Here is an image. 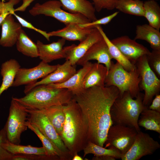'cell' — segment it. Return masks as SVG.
I'll use <instances>...</instances> for the list:
<instances>
[{"instance_id":"1","label":"cell","mask_w":160,"mask_h":160,"mask_svg":"<svg viewBox=\"0 0 160 160\" xmlns=\"http://www.w3.org/2000/svg\"><path fill=\"white\" fill-rule=\"evenodd\" d=\"M114 86H94L83 89L74 95L88 126V140L103 147L113 123L110 111L119 96Z\"/></svg>"},{"instance_id":"2","label":"cell","mask_w":160,"mask_h":160,"mask_svg":"<svg viewBox=\"0 0 160 160\" xmlns=\"http://www.w3.org/2000/svg\"><path fill=\"white\" fill-rule=\"evenodd\" d=\"M63 106L65 120L60 136L73 158L83 150L89 141L88 126L74 97Z\"/></svg>"},{"instance_id":"3","label":"cell","mask_w":160,"mask_h":160,"mask_svg":"<svg viewBox=\"0 0 160 160\" xmlns=\"http://www.w3.org/2000/svg\"><path fill=\"white\" fill-rule=\"evenodd\" d=\"M20 98L12 97L26 109L40 110L53 105H64L74 97L72 91L47 85L36 86Z\"/></svg>"},{"instance_id":"4","label":"cell","mask_w":160,"mask_h":160,"mask_svg":"<svg viewBox=\"0 0 160 160\" xmlns=\"http://www.w3.org/2000/svg\"><path fill=\"white\" fill-rule=\"evenodd\" d=\"M144 94L140 92L135 99L128 92L119 95L113 103L110 114L113 124H118L135 128L140 131L138 121L140 113L147 106L143 103Z\"/></svg>"},{"instance_id":"5","label":"cell","mask_w":160,"mask_h":160,"mask_svg":"<svg viewBox=\"0 0 160 160\" xmlns=\"http://www.w3.org/2000/svg\"><path fill=\"white\" fill-rule=\"evenodd\" d=\"M141 80L136 67L134 71L125 70L118 63L112 61L105 81V86H113L118 89L119 95L128 92L134 98L140 93Z\"/></svg>"},{"instance_id":"6","label":"cell","mask_w":160,"mask_h":160,"mask_svg":"<svg viewBox=\"0 0 160 160\" xmlns=\"http://www.w3.org/2000/svg\"><path fill=\"white\" fill-rule=\"evenodd\" d=\"M61 7L59 0H49L41 4H36L29 12L34 16L42 14L53 17L65 25L72 23L84 24L91 22L81 14L69 13Z\"/></svg>"},{"instance_id":"7","label":"cell","mask_w":160,"mask_h":160,"mask_svg":"<svg viewBox=\"0 0 160 160\" xmlns=\"http://www.w3.org/2000/svg\"><path fill=\"white\" fill-rule=\"evenodd\" d=\"M28 113L27 121L35 125L54 144L60 153L62 160H72V157L62 139L46 116L37 110L26 108Z\"/></svg>"},{"instance_id":"8","label":"cell","mask_w":160,"mask_h":160,"mask_svg":"<svg viewBox=\"0 0 160 160\" xmlns=\"http://www.w3.org/2000/svg\"><path fill=\"white\" fill-rule=\"evenodd\" d=\"M28 116L26 108L12 98L9 116L4 126L7 139L9 142L20 144L22 133L28 128L26 125Z\"/></svg>"},{"instance_id":"9","label":"cell","mask_w":160,"mask_h":160,"mask_svg":"<svg viewBox=\"0 0 160 160\" xmlns=\"http://www.w3.org/2000/svg\"><path fill=\"white\" fill-rule=\"evenodd\" d=\"M147 55L140 57L135 64L141 80L140 87L144 92L143 103L148 107L153 98L160 91V80L149 67Z\"/></svg>"},{"instance_id":"10","label":"cell","mask_w":160,"mask_h":160,"mask_svg":"<svg viewBox=\"0 0 160 160\" xmlns=\"http://www.w3.org/2000/svg\"><path fill=\"white\" fill-rule=\"evenodd\" d=\"M137 132L132 127L112 124L108 131L105 148L117 150L122 156L131 147Z\"/></svg>"},{"instance_id":"11","label":"cell","mask_w":160,"mask_h":160,"mask_svg":"<svg viewBox=\"0 0 160 160\" xmlns=\"http://www.w3.org/2000/svg\"><path fill=\"white\" fill-rule=\"evenodd\" d=\"M160 148L159 142L148 134L141 131L137 132L134 141L122 160H138L143 156L153 154Z\"/></svg>"},{"instance_id":"12","label":"cell","mask_w":160,"mask_h":160,"mask_svg":"<svg viewBox=\"0 0 160 160\" xmlns=\"http://www.w3.org/2000/svg\"><path fill=\"white\" fill-rule=\"evenodd\" d=\"M58 64L50 65L41 61L36 66L31 68H20L18 70L12 84L13 87L27 85L44 78L54 71Z\"/></svg>"},{"instance_id":"13","label":"cell","mask_w":160,"mask_h":160,"mask_svg":"<svg viewBox=\"0 0 160 160\" xmlns=\"http://www.w3.org/2000/svg\"><path fill=\"white\" fill-rule=\"evenodd\" d=\"M111 41L131 62L135 65L140 57L147 55L150 52L146 47L127 36L118 37Z\"/></svg>"},{"instance_id":"14","label":"cell","mask_w":160,"mask_h":160,"mask_svg":"<svg viewBox=\"0 0 160 160\" xmlns=\"http://www.w3.org/2000/svg\"><path fill=\"white\" fill-rule=\"evenodd\" d=\"M76 72L75 65H72L70 61L66 60L62 65L58 64L53 72L43 78L40 81L25 86L24 92L26 94L35 87L40 85L61 83L67 81Z\"/></svg>"},{"instance_id":"15","label":"cell","mask_w":160,"mask_h":160,"mask_svg":"<svg viewBox=\"0 0 160 160\" xmlns=\"http://www.w3.org/2000/svg\"><path fill=\"white\" fill-rule=\"evenodd\" d=\"M112 59L107 44L103 38L93 44L76 64L83 66L90 60H95L98 63L105 65L108 73Z\"/></svg>"},{"instance_id":"16","label":"cell","mask_w":160,"mask_h":160,"mask_svg":"<svg viewBox=\"0 0 160 160\" xmlns=\"http://www.w3.org/2000/svg\"><path fill=\"white\" fill-rule=\"evenodd\" d=\"M65 40L62 38L56 42L48 44H44L39 40L37 41L39 57L42 61L48 63L56 60L66 58L68 46L63 47Z\"/></svg>"},{"instance_id":"17","label":"cell","mask_w":160,"mask_h":160,"mask_svg":"<svg viewBox=\"0 0 160 160\" xmlns=\"http://www.w3.org/2000/svg\"><path fill=\"white\" fill-rule=\"evenodd\" d=\"M103 38L99 30L94 27L87 37L78 45L73 44L68 46L66 60H68L72 65H75L93 44Z\"/></svg>"},{"instance_id":"18","label":"cell","mask_w":160,"mask_h":160,"mask_svg":"<svg viewBox=\"0 0 160 160\" xmlns=\"http://www.w3.org/2000/svg\"><path fill=\"white\" fill-rule=\"evenodd\" d=\"M12 15H8L2 23L0 45L4 47H11L16 43L21 28L19 23L15 21Z\"/></svg>"},{"instance_id":"19","label":"cell","mask_w":160,"mask_h":160,"mask_svg":"<svg viewBox=\"0 0 160 160\" xmlns=\"http://www.w3.org/2000/svg\"><path fill=\"white\" fill-rule=\"evenodd\" d=\"M62 9L72 14H79L91 21L97 19L96 10L92 3L88 0H58Z\"/></svg>"},{"instance_id":"20","label":"cell","mask_w":160,"mask_h":160,"mask_svg":"<svg viewBox=\"0 0 160 160\" xmlns=\"http://www.w3.org/2000/svg\"><path fill=\"white\" fill-rule=\"evenodd\" d=\"M94 27H82L78 24L72 23L66 25L62 29L49 32L48 34L50 37L58 36L65 40L81 42L87 37Z\"/></svg>"},{"instance_id":"21","label":"cell","mask_w":160,"mask_h":160,"mask_svg":"<svg viewBox=\"0 0 160 160\" xmlns=\"http://www.w3.org/2000/svg\"><path fill=\"white\" fill-rule=\"evenodd\" d=\"M92 65L93 63L88 61L65 82L47 85L56 88L67 89L72 91L74 95L83 89L82 83L84 78Z\"/></svg>"},{"instance_id":"22","label":"cell","mask_w":160,"mask_h":160,"mask_svg":"<svg viewBox=\"0 0 160 160\" xmlns=\"http://www.w3.org/2000/svg\"><path fill=\"white\" fill-rule=\"evenodd\" d=\"M108 73L105 66L95 63L93 65L85 76L82 83L83 89L94 86H105V81Z\"/></svg>"},{"instance_id":"23","label":"cell","mask_w":160,"mask_h":160,"mask_svg":"<svg viewBox=\"0 0 160 160\" xmlns=\"http://www.w3.org/2000/svg\"><path fill=\"white\" fill-rule=\"evenodd\" d=\"M134 40H145L154 50H160V32L159 30L149 24L137 25L136 27Z\"/></svg>"},{"instance_id":"24","label":"cell","mask_w":160,"mask_h":160,"mask_svg":"<svg viewBox=\"0 0 160 160\" xmlns=\"http://www.w3.org/2000/svg\"><path fill=\"white\" fill-rule=\"evenodd\" d=\"M20 68L19 63L14 59H11L2 64L0 73L2 81L0 87V96L4 91L12 86L17 73Z\"/></svg>"},{"instance_id":"25","label":"cell","mask_w":160,"mask_h":160,"mask_svg":"<svg viewBox=\"0 0 160 160\" xmlns=\"http://www.w3.org/2000/svg\"><path fill=\"white\" fill-rule=\"evenodd\" d=\"M138 124L145 130L153 131L160 134V112L146 107L140 113Z\"/></svg>"},{"instance_id":"26","label":"cell","mask_w":160,"mask_h":160,"mask_svg":"<svg viewBox=\"0 0 160 160\" xmlns=\"http://www.w3.org/2000/svg\"><path fill=\"white\" fill-rule=\"evenodd\" d=\"M63 105H54L46 108L37 110L46 116L60 136L65 120Z\"/></svg>"},{"instance_id":"27","label":"cell","mask_w":160,"mask_h":160,"mask_svg":"<svg viewBox=\"0 0 160 160\" xmlns=\"http://www.w3.org/2000/svg\"><path fill=\"white\" fill-rule=\"evenodd\" d=\"M102 34L108 45L109 52L112 59H115L126 71H132L136 68L135 65L131 62L111 42L107 37L100 25H96Z\"/></svg>"},{"instance_id":"28","label":"cell","mask_w":160,"mask_h":160,"mask_svg":"<svg viewBox=\"0 0 160 160\" xmlns=\"http://www.w3.org/2000/svg\"><path fill=\"white\" fill-rule=\"evenodd\" d=\"M1 145L13 155L32 154L47 156L46 151L43 147H37L29 145L25 146L14 144L9 142L7 139L3 142Z\"/></svg>"},{"instance_id":"29","label":"cell","mask_w":160,"mask_h":160,"mask_svg":"<svg viewBox=\"0 0 160 160\" xmlns=\"http://www.w3.org/2000/svg\"><path fill=\"white\" fill-rule=\"evenodd\" d=\"M16 44L17 50L24 55L32 58L39 57L36 44L22 29L20 31Z\"/></svg>"},{"instance_id":"30","label":"cell","mask_w":160,"mask_h":160,"mask_svg":"<svg viewBox=\"0 0 160 160\" xmlns=\"http://www.w3.org/2000/svg\"><path fill=\"white\" fill-rule=\"evenodd\" d=\"M26 125L28 128L33 132L41 141L43 147L46 151V156L49 160H62V156L60 152L51 141L44 136L36 126L27 121L26 122Z\"/></svg>"},{"instance_id":"31","label":"cell","mask_w":160,"mask_h":160,"mask_svg":"<svg viewBox=\"0 0 160 160\" xmlns=\"http://www.w3.org/2000/svg\"><path fill=\"white\" fill-rule=\"evenodd\" d=\"M144 17L149 25L158 30L160 28V7L155 0H148L144 2Z\"/></svg>"},{"instance_id":"32","label":"cell","mask_w":160,"mask_h":160,"mask_svg":"<svg viewBox=\"0 0 160 160\" xmlns=\"http://www.w3.org/2000/svg\"><path fill=\"white\" fill-rule=\"evenodd\" d=\"M115 8L125 14L144 17V2L140 0H118Z\"/></svg>"},{"instance_id":"33","label":"cell","mask_w":160,"mask_h":160,"mask_svg":"<svg viewBox=\"0 0 160 160\" xmlns=\"http://www.w3.org/2000/svg\"><path fill=\"white\" fill-rule=\"evenodd\" d=\"M83 158L89 154H92L95 156H110L116 159H121L122 155L117 150L104 148L89 141L84 148Z\"/></svg>"},{"instance_id":"34","label":"cell","mask_w":160,"mask_h":160,"mask_svg":"<svg viewBox=\"0 0 160 160\" xmlns=\"http://www.w3.org/2000/svg\"><path fill=\"white\" fill-rule=\"evenodd\" d=\"M148 64L159 78H160V50H153L146 55Z\"/></svg>"},{"instance_id":"35","label":"cell","mask_w":160,"mask_h":160,"mask_svg":"<svg viewBox=\"0 0 160 160\" xmlns=\"http://www.w3.org/2000/svg\"><path fill=\"white\" fill-rule=\"evenodd\" d=\"M96 11L100 12L103 9L112 10L115 8L118 0H92Z\"/></svg>"},{"instance_id":"36","label":"cell","mask_w":160,"mask_h":160,"mask_svg":"<svg viewBox=\"0 0 160 160\" xmlns=\"http://www.w3.org/2000/svg\"><path fill=\"white\" fill-rule=\"evenodd\" d=\"M119 13V12H116L100 19H97L94 21L84 24H79V25L82 27H94L96 25H105L110 23Z\"/></svg>"},{"instance_id":"37","label":"cell","mask_w":160,"mask_h":160,"mask_svg":"<svg viewBox=\"0 0 160 160\" xmlns=\"http://www.w3.org/2000/svg\"><path fill=\"white\" fill-rule=\"evenodd\" d=\"M7 139L4 127L0 130V160H12L13 155L2 146V143Z\"/></svg>"},{"instance_id":"38","label":"cell","mask_w":160,"mask_h":160,"mask_svg":"<svg viewBox=\"0 0 160 160\" xmlns=\"http://www.w3.org/2000/svg\"><path fill=\"white\" fill-rule=\"evenodd\" d=\"M12 15L16 17L19 23L23 27L33 30L37 32L43 36L48 41H49L50 37L47 32L35 27L31 23L16 14L15 12Z\"/></svg>"},{"instance_id":"39","label":"cell","mask_w":160,"mask_h":160,"mask_svg":"<svg viewBox=\"0 0 160 160\" xmlns=\"http://www.w3.org/2000/svg\"><path fill=\"white\" fill-rule=\"evenodd\" d=\"M20 0H9L6 2L0 1V15L3 13H8L12 14L15 12L14 6L18 4Z\"/></svg>"},{"instance_id":"40","label":"cell","mask_w":160,"mask_h":160,"mask_svg":"<svg viewBox=\"0 0 160 160\" xmlns=\"http://www.w3.org/2000/svg\"><path fill=\"white\" fill-rule=\"evenodd\" d=\"M49 160L46 156L32 154L13 155L12 160Z\"/></svg>"},{"instance_id":"41","label":"cell","mask_w":160,"mask_h":160,"mask_svg":"<svg viewBox=\"0 0 160 160\" xmlns=\"http://www.w3.org/2000/svg\"><path fill=\"white\" fill-rule=\"evenodd\" d=\"M155 96V98L152 100L151 104L149 105L148 108L149 109L160 112V95L158 94Z\"/></svg>"},{"instance_id":"42","label":"cell","mask_w":160,"mask_h":160,"mask_svg":"<svg viewBox=\"0 0 160 160\" xmlns=\"http://www.w3.org/2000/svg\"><path fill=\"white\" fill-rule=\"evenodd\" d=\"M22 5L15 9V12L19 11L24 12L25 11L27 7L29 6L31 3L35 0H23Z\"/></svg>"},{"instance_id":"43","label":"cell","mask_w":160,"mask_h":160,"mask_svg":"<svg viewBox=\"0 0 160 160\" xmlns=\"http://www.w3.org/2000/svg\"><path fill=\"white\" fill-rule=\"evenodd\" d=\"M92 159L94 160H115L116 159L113 157L110 156H95L93 157Z\"/></svg>"},{"instance_id":"44","label":"cell","mask_w":160,"mask_h":160,"mask_svg":"<svg viewBox=\"0 0 160 160\" xmlns=\"http://www.w3.org/2000/svg\"><path fill=\"white\" fill-rule=\"evenodd\" d=\"M10 14L8 13H3L0 15V25L6 17Z\"/></svg>"},{"instance_id":"45","label":"cell","mask_w":160,"mask_h":160,"mask_svg":"<svg viewBox=\"0 0 160 160\" xmlns=\"http://www.w3.org/2000/svg\"><path fill=\"white\" fill-rule=\"evenodd\" d=\"M72 160H83V158L79 155L77 154H75L73 157Z\"/></svg>"},{"instance_id":"46","label":"cell","mask_w":160,"mask_h":160,"mask_svg":"<svg viewBox=\"0 0 160 160\" xmlns=\"http://www.w3.org/2000/svg\"><path fill=\"white\" fill-rule=\"evenodd\" d=\"M9 0H2V1H8Z\"/></svg>"},{"instance_id":"47","label":"cell","mask_w":160,"mask_h":160,"mask_svg":"<svg viewBox=\"0 0 160 160\" xmlns=\"http://www.w3.org/2000/svg\"><path fill=\"white\" fill-rule=\"evenodd\" d=\"M156 0V1H158V0Z\"/></svg>"},{"instance_id":"48","label":"cell","mask_w":160,"mask_h":160,"mask_svg":"<svg viewBox=\"0 0 160 160\" xmlns=\"http://www.w3.org/2000/svg\"></svg>"}]
</instances>
